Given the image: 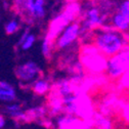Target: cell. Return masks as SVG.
<instances>
[{"mask_svg": "<svg viewBox=\"0 0 129 129\" xmlns=\"http://www.w3.org/2000/svg\"><path fill=\"white\" fill-rule=\"evenodd\" d=\"M91 43L108 58L116 55L129 45V39L125 33L114 29L110 23L93 31L91 33Z\"/></svg>", "mask_w": 129, "mask_h": 129, "instance_id": "1", "label": "cell"}, {"mask_svg": "<svg viewBox=\"0 0 129 129\" xmlns=\"http://www.w3.org/2000/svg\"><path fill=\"white\" fill-rule=\"evenodd\" d=\"M108 57L91 42H85L79 50V60L89 75H105L108 68Z\"/></svg>", "mask_w": 129, "mask_h": 129, "instance_id": "2", "label": "cell"}, {"mask_svg": "<svg viewBox=\"0 0 129 129\" xmlns=\"http://www.w3.org/2000/svg\"><path fill=\"white\" fill-rule=\"evenodd\" d=\"M95 113V108L87 93L77 94V98L73 103L63 106V114L76 116L82 120L92 119Z\"/></svg>", "mask_w": 129, "mask_h": 129, "instance_id": "3", "label": "cell"}, {"mask_svg": "<svg viewBox=\"0 0 129 129\" xmlns=\"http://www.w3.org/2000/svg\"><path fill=\"white\" fill-rule=\"evenodd\" d=\"M13 7L29 24L45 17V1L43 0H19L13 2Z\"/></svg>", "mask_w": 129, "mask_h": 129, "instance_id": "4", "label": "cell"}, {"mask_svg": "<svg viewBox=\"0 0 129 129\" xmlns=\"http://www.w3.org/2000/svg\"><path fill=\"white\" fill-rule=\"evenodd\" d=\"M108 14L106 12H102L100 6H90L88 7L84 13H82V20L80 23L81 26V34L82 33H92L93 31L103 27L107 22Z\"/></svg>", "mask_w": 129, "mask_h": 129, "instance_id": "5", "label": "cell"}, {"mask_svg": "<svg viewBox=\"0 0 129 129\" xmlns=\"http://www.w3.org/2000/svg\"><path fill=\"white\" fill-rule=\"evenodd\" d=\"M129 72V45L116 55L109 57L106 75L110 79H120Z\"/></svg>", "mask_w": 129, "mask_h": 129, "instance_id": "6", "label": "cell"}, {"mask_svg": "<svg viewBox=\"0 0 129 129\" xmlns=\"http://www.w3.org/2000/svg\"><path fill=\"white\" fill-rule=\"evenodd\" d=\"M14 75L21 82L26 84H33L37 80L41 79L43 74L41 69L35 61H26L14 69Z\"/></svg>", "mask_w": 129, "mask_h": 129, "instance_id": "7", "label": "cell"}, {"mask_svg": "<svg viewBox=\"0 0 129 129\" xmlns=\"http://www.w3.org/2000/svg\"><path fill=\"white\" fill-rule=\"evenodd\" d=\"M56 129H94V120H82L76 116L61 114L55 118Z\"/></svg>", "mask_w": 129, "mask_h": 129, "instance_id": "8", "label": "cell"}, {"mask_svg": "<svg viewBox=\"0 0 129 129\" xmlns=\"http://www.w3.org/2000/svg\"><path fill=\"white\" fill-rule=\"evenodd\" d=\"M72 23L73 22L68 18V15L66 13H63L62 11H60L50 21L44 38H46L47 40H49L51 42H55L56 39L64 31V29Z\"/></svg>", "mask_w": 129, "mask_h": 129, "instance_id": "9", "label": "cell"}, {"mask_svg": "<svg viewBox=\"0 0 129 129\" xmlns=\"http://www.w3.org/2000/svg\"><path fill=\"white\" fill-rule=\"evenodd\" d=\"M80 35H81L80 23L78 22L72 23L64 29L61 35L56 39V41L54 42V47L58 48V49H66L69 46H71L75 41L78 40Z\"/></svg>", "mask_w": 129, "mask_h": 129, "instance_id": "10", "label": "cell"}, {"mask_svg": "<svg viewBox=\"0 0 129 129\" xmlns=\"http://www.w3.org/2000/svg\"><path fill=\"white\" fill-rule=\"evenodd\" d=\"M48 114L50 117L56 118L63 114V101L62 98L53 89H50L48 94Z\"/></svg>", "mask_w": 129, "mask_h": 129, "instance_id": "11", "label": "cell"}, {"mask_svg": "<svg viewBox=\"0 0 129 129\" xmlns=\"http://www.w3.org/2000/svg\"><path fill=\"white\" fill-rule=\"evenodd\" d=\"M48 113L47 108L39 106L35 108H31L28 111L25 112V115L21 122H32V121H39L41 119H44L46 114Z\"/></svg>", "mask_w": 129, "mask_h": 129, "instance_id": "12", "label": "cell"}, {"mask_svg": "<svg viewBox=\"0 0 129 129\" xmlns=\"http://www.w3.org/2000/svg\"><path fill=\"white\" fill-rule=\"evenodd\" d=\"M17 99L15 88L8 82L0 80V101L11 103Z\"/></svg>", "mask_w": 129, "mask_h": 129, "instance_id": "13", "label": "cell"}, {"mask_svg": "<svg viewBox=\"0 0 129 129\" xmlns=\"http://www.w3.org/2000/svg\"><path fill=\"white\" fill-rule=\"evenodd\" d=\"M110 24L112 25V27L114 29L122 32V33H125L127 30H129L128 21L123 17L118 10L112 14L111 20H110Z\"/></svg>", "mask_w": 129, "mask_h": 129, "instance_id": "14", "label": "cell"}, {"mask_svg": "<svg viewBox=\"0 0 129 129\" xmlns=\"http://www.w3.org/2000/svg\"><path fill=\"white\" fill-rule=\"evenodd\" d=\"M94 129H114V121L111 117L96 112L93 117Z\"/></svg>", "mask_w": 129, "mask_h": 129, "instance_id": "15", "label": "cell"}, {"mask_svg": "<svg viewBox=\"0 0 129 129\" xmlns=\"http://www.w3.org/2000/svg\"><path fill=\"white\" fill-rule=\"evenodd\" d=\"M5 113L13 121H19L20 123H21V121L25 115V112L22 110V108L19 104L7 105L5 107Z\"/></svg>", "mask_w": 129, "mask_h": 129, "instance_id": "16", "label": "cell"}, {"mask_svg": "<svg viewBox=\"0 0 129 129\" xmlns=\"http://www.w3.org/2000/svg\"><path fill=\"white\" fill-rule=\"evenodd\" d=\"M31 87H32V89H33V91L38 95H44V94L49 92L50 89H51L50 83L48 82L47 80L42 79V78L37 80L36 82H34L31 85Z\"/></svg>", "mask_w": 129, "mask_h": 129, "instance_id": "17", "label": "cell"}, {"mask_svg": "<svg viewBox=\"0 0 129 129\" xmlns=\"http://www.w3.org/2000/svg\"><path fill=\"white\" fill-rule=\"evenodd\" d=\"M53 48H54V42L47 40L46 38H43V41H42V44H41V52L46 58L51 57Z\"/></svg>", "mask_w": 129, "mask_h": 129, "instance_id": "18", "label": "cell"}, {"mask_svg": "<svg viewBox=\"0 0 129 129\" xmlns=\"http://www.w3.org/2000/svg\"><path fill=\"white\" fill-rule=\"evenodd\" d=\"M68 71L70 74H72V76H81V75H85V70L83 64L80 62V60L78 59L77 61L71 63L68 67Z\"/></svg>", "mask_w": 129, "mask_h": 129, "instance_id": "19", "label": "cell"}, {"mask_svg": "<svg viewBox=\"0 0 129 129\" xmlns=\"http://www.w3.org/2000/svg\"><path fill=\"white\" fill-rule=\"evenodd\" d=\"M19 29H20V23L17 20H11V21L7 22L5 25V32L8 35L17 33Z\"/></svg>", "mask_w": 129, "mask_h": 129, "instance_id": "20", "label": "cell"}, {"mask_svg": "<svg viewBox=\"0 0 129 129\" xmlns=\"http://www.w3.org/2000/svg\"><path fill=\"white\" fill-rule=\"evenodd\" d=\"M118 11L129 23V0H125V1L120 3V5L118 6Z\"/></svg>", "mask_w": 129, "mask_h": 129, "instance_id": "21", "label": "cell"}, {"mask_svg": "<svg viewBox=\"0 0 129 129\" xmlns=\"http://www.w3.org/2000/svg\"><path fill=\"white\" fill-rule=\"evenodd\" d=\"M35 41H36V36H35L34 34H30L29 37L27 38V40L23 43V45H22L20 48H21L22 50H24V51L29 50L30 48L33 46V44L35 43Z\"/></svg>", "mask_w": 129, "mask_h": 129, "instance_id": "22", "label": "cell"}, {"mask_svg": "<svg viewBox=\"0 0 129 129\" xmlns=\"http://www.w3.org/2000/svg\"><path fill=\"white\" fill-rule=\"evenodd\" d=\"M120 116H121V118L124 122L129 124V102L126 103L125 106L123 107L122 111L120 112Z\"/></svg>", "mask_w": 129, "mask_h": 129, "instance_id": "23", "label": "cell"}, {"mask_svg": "<svg viewBox=\"0 0 129 129\" xmlns=\"http://www.w3.org/2000/svg\"><path fill=\"white\" fill-rule=\"evenodd\" d=\"M119 85L121 88H128L129 89V72L126 73L119 79Z\"/></svg>", "mask_w": 129, "mask_h": 129, "instance_id": "24", "label": "cell"}, {"mask_svg": "<svg viewBox=\"0 0 129 129\" xmlns=\"http://www.w3.org/2000/svg\"><path fill=\"white\" fill-rule=\"evenodd\" d=\"M29 35H30V28H27L24 32H23V34H22V36L20 37V40L18 41V43H17V46H19V47H21L22 45H23V43L27 40V38L29 37Z\"/></svg>", "mask_w": 129, "mask_h": 129, "instance_id": "25", "label": "cell"}, {"mask_svg": "<svg viewBox=\"0 0 129 129\" xmlns=\"http://www.w3.org/2000/svg\"><path fill=\"white\" fill-rule=\"evenodd\" d=\"M5 123H6V121H5V118H4V116H3V115H0V129L4 128V126H5Z\"/></svg>", "mask_w": 129, "mask_h": 129, "instance_id": "26", "label": "cell"}, {"mask_svg": "<svg viewBox=\"0 0 129 129\" xmlns=\"http://www.w3.org/2000/svg\"><path fill=\"white\" fill-rule=\"evenodd\" d=\"M128 129H129V128H128Z\"/></svg>", "mask_w": 129, "mask_h": 129, "instance_id": "27", "label": "cell"}]
</instances>
